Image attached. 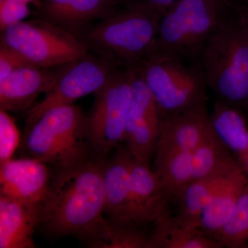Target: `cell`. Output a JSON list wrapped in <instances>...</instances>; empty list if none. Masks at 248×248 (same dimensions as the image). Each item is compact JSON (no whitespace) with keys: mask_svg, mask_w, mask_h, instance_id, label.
Segmentation results:
<instances>
[{"mask_svg":"<svg viewBox=\"0 0 248 248\" xmlns=\"http://www.w3.org/2000/svg\"><path fill=\"white\" fill-rule=\"evenodd\" d=\"M154 97L161 121L207 107V86L200 63L148 58L139 65Z\"/></svg>","mask_w":248,"mask_h":248,"instance_id":"obj_6","label":"cell"},{"mask_svg":"<svg viewBox=\"0 0 248 248\" xmlns=\"http://www.w3.org/2000/svg\"><path fill=\"white\" fill-rule=\"evenodd\" d=\"M239 161L240 164H241V167L244 169L248 178V151L247 153L239 160Z\"/></svg>","mask_w":248,"mask_h":248,"instance_id":"obj_29","label":"cell"},{"mask_svg":"<svg viewBox=\"0 0 248 248\" xmlns=\"http://www.w3.org/2000/svg\"><path fill=\"white\" fill-rule=\"evenodd\" d=\"M232 6L248 26V0H235Z\"/></svg>","mask_w":248,"mask_h":248,"instance_id":"obj_28","label":"cell"},{"mask_svg":"<svg viewBox=\"0 0 248 248\" xmlns=\"http://www.w3.org/2000/svg\"><path fill=\"white\" fill-rule=\"evenodd\" d=\"M184 0H120L121 4H138L143 5L157 11L160 14H164L174 4L180 2ZM225 1H227L226 0ZM228 2V1H227ZM230 4V3H229Z\"/></svg>","mask_w":248,"mask_h":248,"instance_id":"obj_27","label":"cell"},{"mask_svg":"<svg viewBox=\"0 0 248 248\" xmlns=\"http://www.w3.org/2000/svg\"><path fill=\"white\" fill-rule=\"evenodd\" d=\"M135 68L121 67L94 94V104L86 115V131L93 159L105 161L111 150L124 142Z\"/></svg>","mask_w":248,"mask_h":248,"instance_id":"obj_7","label":"cell"},{"mask_svg":"<svg viewBox=\"0 0 248 248\" xmlns=\"http://www.w3.org/2000/svg\"><path fill=\"white\" fill-rule=\"evenodd\" d=\"M91 159L55 170L41 204L40 224L53 236H73L85 243L104 221L103 164Z\"/></svg>","mask_w":248,"mask_h":248,"instance_id":"obj_1","label":"cell"},{"mask_svg":"<svg viewBox=\"0 0 248 248\" xmlns=\"http://www.w3.org/2000/svg\"><path fill=\"white\" fill-rule=\"evenodd\" d=\"M162 14L138 4H121L76 37L93 54L124 68H135L151 52Z\"/></svg>","mask_w":248,"mask_h":248,"instance_id":"obj_2","label":"cell"},{"mask_svg":"<svg viewBox=\"0 0 248 248\" xmlns=\"http://www.w3.org/2000/svg\"><path fill=\"white\" fill-rule=\"evenodd\" d=\"M65 65H32L11 73L0 81V109L7 112H28L42 93L52 89Z\"/></svg>","mask_w":248,"mask_h":248,"instance_id":"obj_12","label":"cell"},{"mask_svg":"<svg viewBox=\"0 0 248 248\" xmlns=\"http://www.w3.org/2000/svg\"><path fill=\"white\" fill-rule=\"evenodd\" d=\"M130 184L133 221L141 226L155 221L169 203L159 177L149 164L133 158Z\"/></svg>","mask_w":248,"mask_h":248,"instance_id":"obj_17","label":"cell"},{"mask_svg":"<svg viewBox=\"0 0 248 248\" xmlns=\"http://www.w3.org/2000/svg\"><path fill=\"white\" fill-rule=\"evenodd\" d=\"M208 89L222 101L239 108L248 97V26L231 6L201 56Z\"/></svg>","mask_w":248,"mask_h":248,"instance_id":"obj_4","label":"cell"},{"mask_svg":"<svg viewBox=\"0 0 248 248\" xmlns=\"http://www.w3.org/2000/svg\"><path fill=\"white\" fill-rule=\"evenodd\" d=\"M4 0H0V3L4 1ZM14 1H17V2L22 3V4H25L29 5L30 4H35L36 6H38L39 3H40V0H14Z\"/></svg>","mask_w":248,"mask_h":248,"instance_id":"obj_30","label":"cell"},{"mask_svg":"<svg viewBox=\"0 0 248 248\" xmlns=\"http://www.w3.org/2000/svg\"><path fill=\"white\" fill-rule=\"evenodd\" d=\"M0 40L40 67L62 66L91 54L71 32L40 18L6 27Z\"/></svg>","mask_w":248,"mask_h":248,"instance_id":"obj_8","label":"cell"},{"mask_svg":"<svg viewBox=\"0 0 248 248\" xmlns=\"http://www.w3.org/2000/svg\"><path fill=\"white\" fill-rule=\"evenodd\" d=\"M31 14L29 5L14 0H4L0 3V29L24 20Z\"/></svg>","mask_w":248,"mask_h":248,"instance_id":"obj_26","label":"cell"},{"mask_svg":"<svg viewBox=\"0 0 248 248\" xmlns=\"http://www.w3.org/2000/svg\"><path fill=\"white\" fill-rule=\"evenodd\" d=\"M227 1H228V3H230V4H232L233 3V1L234 0H226Z\"/></svg>","mask_w":248,"mask_h":248,"instance_id":"obj_31","label":"cell"},{"mask_svg":"<svg viewBox=\"0 0 248 248\" xmlns=\"http://www.w3.org/2000/svg\"><path fill=\"white\" fill-rule=\"evenodd\" d=\"M120 0H40L35 17L76 35L89 24L107 17Z\"/></svg>","mask_w":248,"mask_h":248,"instance_id":"obj_14","label":"cell"},{"mask_svg":"<svg viewBox=\"0 0 248 248\" xmlns=\"http://www.w3.org/2000/svg\"><path fill=\"white\" fill-rule=\"evenodd\" d=\"M246 106H248V99H247V102H246Z\"/></svg>","mask_w":248,"mask_h":248,"instance_id":"obj_32","label":"cell"},{"mask_svg":"<svg viewBox=\"0 0 248 248\" xmlns=\"http://www.w3.org/2000/svg\"><path fill=\"white\" fill-rule=\"evenodd\" d=\"M231 6L225 0H184L174 4L161 16L154 45L144 60L170 58L199 63Z\"/></svg>","mask_w":248,"mask_h":248,"instance_id":"obj_3","label":"cell"},{"mask_svg":"<svg viewBox=\"0 0 248 248\" xmlns=\"http://www.w3.org/2000/svg\"><path fill=\"white\" fill-rule=\"evenodd\" d=\"M248 189V178L241 167L204 209L199 228L214 239L231 219L239 200Z\"/></svg>","mask_w":248,"mask_h":248,"instance_id":"obj_19","label":"cell"},{"mask_svg":"<svg viewBox=\"0 0 248 248\" xmlns=\"http://www.w3.org/2000/svg\"><path fill=\"white\" fill-rule=\"evenodd\" d=\"M32 65L34 64L17 50L0 45V81L19 68Z\"/></svg>","mask_w":248,"mask_h":248,"instance_id":"obj_25","label":"cell"},{"mask_svg":"<svg viewBox=\"0 0 248 248\" xmlns=\"http://www.w3.org/2000/svg\"><path fill=\"white\" fill-rule=\"evenodd\" d=\"M147 248H223V245L200 228L177 225L165 208L155 221Z\"/></svg>","mask_w":248,"mask_h":248,"instance_id":"obj_20","label":"cell"},{"mask_svg":"<svg viewBox=\"0 0 248 248\" xmlns=\"http://www.w3.org/2000/svg\"><path fill=\"white\" fill-rule=\"evenodd\" d=\"M120 68L92 53L67 63L52 89L45 93L42 102L28 111L25 130L50 109L71 105L80 98L98 92Z\"/></svg>","mask_w":248,"mask_h":248,"instance_id":"obj_9","label":"cell"},{"mask_svg":"<svg viewBox=\"0 0 248 248\" xmlns=\"http://www.w3.org/2000/svg\"><path fill=\"white\" fill-rule=\"evenodd\" d=\"M23 144L29 155L66 169L92 159L86 131V115L74 104L54 108L25 130Z\"/></svg>","mask_w":248,"mask_h":248,"instance_id":"obj_5","label":"cell"},{"mask_svg":"<svg viewBox=\"0 0 248 248\" xmlns=\"http://www.w3.org/2000/svg\"><path fill=\"white\" fill-rule=\"evenodd\" d=\"M241 168L240 163H237L186 186L175 201L177 213L176 216H172L174 222L184 228H199L201 215L204 209Z\"/></svg>","mask_w":248,"mask_h":248,"instance_id":"obj_18","label":"cell"},{"mask_svg":"<svg viewBox=\"0 0 248 248\" xmlns=\"http://www.w3.org/2000/svg\"><path fill=\"white\" fill-rule=\"evenodd\" d=\"M119 147L115 155L110 159H106L103 164L104 214L113 219L134 222L130 184L133 156L126 146Z\"/></svg>","mask_w":248,"mask_h":248,"instance_id":"obj_15","label":"cell"},{"mask_svg":"<svg viewBox=\"0 0 248 248\" xmlns=\"http://www.w3.org/2000/svg\"><path fill=\"white\" fill-rule=\"evenodd\" d=\"M215 135L239 160L248 151V127L239 108L217 100L210 113Z\"/></svg>","mask_w":248,"mask_h":248,"instance_id":"obj_21","label":"cell"},{"mask_svg":"<svg viewBox=\"0 0 248 248\" xmlns=\"http://www.w3.org/2000/svg\"><path fill=\"white\" fill-rule=\"evenodd\" d=\"M41 204L25 203L0 195V248H33L40 224Z\"/></svg>","mask_w":248,"mask_h":248,"instance_id":"obj_16","label":"cell"},{"mask_svg":"<svg viewBox=\"0 0 248 248\" xmlns=\"http://www.w3.org/2000/svg\"><path fill=\"white\" fill-rule=\"evenodd\" d=\"M161 122L154 97L139 66L135 67L124 138L125 146L134 159L149 164L157 147Z\"/></svg>","mask_w":248,"mask_h":248,"instance_id":"obj_10","label":"cell"},{"mask_svg":"<svg viewBox=\"0 0 248 248\" xmlns=\"http://www.w3.org/2000/svg\"><path fill=\"white\" fill-rule=\"evenodd\" d=\"M141 226L134 222L105 217L86 244L94 248H147L150 235Z\"/></svg>","mask_w":248,"mask_h":248,"instance_id":"obj_22","label":"cell"},{"mask_svg":"<svg viewBox=\"0 0 248 248\" xmlns=\"http://www.w3.org/2000/svg\"><path fill=\"white\" fill-rule=\"evenodd\" d=\"M20 134L9 112L0 109V165L13 159L20 144Z\"/></svg>","mask_w":248,"mask_h":248,"instance_id":"obj_24","label":"cell"},{"mask_svg":"<svg viewBox=\"0 0 248 248\" xmlns=\"http://www.w3.org/2000/svg\"><path fill=\"white\" fill-rule=\"evenodd\" d=\"M213 131L207 107L161 121L155 154L154 170L169 160L190 153Z\"/></svg>","mask_w":248,"mask_h":248,"instance_id":"obj_11","label":"cell"},{"mask_svg":"<svg viewBox=\"0 0 248 248\" xmlns=\"http://www.w3.org/2000/svg\"><path fill=\"white\" fill-rule=\"evenodd\" d=\"M234 1H235V0H234V1H233V2H234Z\"/></svg>","mask_w":248,"mask_h":248,"instance_id":"obj_33","label":"cell"},{"mask_svg":"<svg viewBox=\"0 0 248 248\" xmlns=\"http://www.w3.org/2000/svg\"><path fill=\"white\" fill-rule=\"evenodd\" d=\"M0 166V195L25 203L42 204L52 178L48 165L29 157L11 159Z\"/></svg>","mask_w":248,"mask_h":248,"instance_id":"obj_13","label":"cell"},{"mask_svg":"<svg viewBox=\"0 0 248 248\" xmlns=\"http://www.w3.org/2000/svg\"><path fill=\"white\" fill-rule=\"evenodd\" d=\"M214 239L225 248H248V189L239 200L231 219Z\"/></svg>","mask_w":248,"mask_h":248,"instance_id":"obj_23","label":"cell"}]
</instances>
